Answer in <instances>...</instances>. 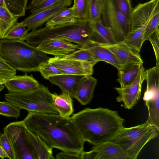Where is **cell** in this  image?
<instances>
[{"label":"cell","mask_w":159,"mask_h":159,"mask_svg":"<svg viewBox=\"0 0 159 159\" xmlns=\"http://www.w3.org/2000/svg\"><path fill=\"white\" fill-rule=\"evenodd\" d=\"M22 121L28 130L52 148L80 154L83 151L85 142L71 117L28 111Z\"/></svg>","instance_id":"cell-1"},{"label":"cell","mask_w":159,"mask_h":159,"mask_svg":"<svg viewBox=\"0 0 159 159\" xmlns=\"http://www.w3.org/2000/svg\"><path fill=\"white\" fill-rule=\"evenodd\" d=\"M85 141L95 145L109 141L124 126V119L115 111L86 108L71 116Z\"/></svg>","instance_id":"cell-2"},{"label":"cell","mask_w":159,"mask_h":159,"mask_svg":"<svg viewBox=\"0 0 159 159\" xmlns=\"http://www.w3.org/2000/svg\"><path fill=\"white\" fill-rule=\"evenodd\" d=\"M61 39L87 48L96 44L93 36L91 22L80 20L50 27L45 26L28 33L25 39L28 43L37 46L49 39Z\"/></svg>","instance_id":"cell-3"},{"label":"cell","mask_w":159,"mask_h":159,"mask_svg":"<svg viewBox=\"0 0 159 159\" xmlns=\"http://www.w3.org/2000/svg\"><path fill=\"white\" fill-rule=\"evenodd\" d=\"M0 56L16 70L38 71L40 65L50 58L37 47L25 41L0 39Z\"/></svg>","instance_id":"cell-4"},{"label":"cell","mask_w":159,"mask_h":159,"mask_svg":"<svg viewBox=\"0 0 159 159\" xmlns=\"http://www.w3.org/2000/svg\"><path fill=\"white\" fill-rule=\"evenodd\" d=\"M159 133V129L146 121L136 126L124 127L108 141L120 146L130 159H136L144 146Z\"/></svg>","instance_id":"cell-5"},{"label":"cell","mask_w":159,"mask_h":159,"mask_svg":"<svg viewBox=\"0 0 159 159\" xmlns=\"http://www.w3.org/2000/svg\"><path fill=\"white\" fill-rule=\"evenodd\" d=\"M7 101L28 111L59 114L48 88L40 84L37 88L23 92H9L5 95Z\"/></svg>","instance_id":"cell-6"},{"label":"cell","mask_w":159,"mask_h":159,"mask_svg":"<svg viewBox=\"0 0 159 159\" xmlns=\"http://www.w3.org/2000/svg\"><path fill=\"white\" fill-rule=\"evenodd\" d=\"M22 121L11 123L3 129L14 150L16 159H36Z\"/></svg>","instance_id":"cell-7"},{"label":"cell","mask_w":159,"mask_h":159,"mask_svg":"<svg viewBox=\"0 0 159 159\" xmlns=\"http://www.w3.org/2000/svg\"><path fill=\"white\" fill-rule=\"evenodd\" d=\"M102 23L112 30L117 42H122L131 32L130 21L119 11L113 0H104Z\"/></svg>","instance_id":"cell-8"},{"label":"cell","mask_w":159,"mask_h":159,"mask_svg":"<svg viewBox=\"0 0 159 159\" xmlns=\"http://www.w3.org/2000/svg\"><path fill=\"white\" fill-rule=\"evenodd\" d=\"M145 70L142 65L135 80L130 84L124 88L115 87L118 96L116 101L122 102L125 108L130 109L136 104L140 99L143 83L145 80Z\"/></svg>","instance_id":"cell-9"},{"label":"cell","mask_w":159,"mask_h":159,"mask_svg":"<svg viewBox=\"0 0 159 159\" xmlns=\"http://www.w3.org/2000/svg\"><path fill=\"white\" fill-rule=\"evenodd\" d=\"M159 14V0H150L144 3H139L133 8L130 21L131 31L146 26L156 15Z\"/></svg>","instance_id":"cell-10"},{"label":"cell","mask_w":159,"mask_h":159,"mask_svg":"<svg viewBox=\"0 0 159 159\" xmlns=\"http://www.w3.org/2000/svg\"><path fill=\"white\" fill-rule=\"evenodd\" d=\"M48 61L63 74L89 76L93 72L94 66L88 62L57 57L50 58Z\"/></svg>","instance_id":"cell-11"},{"label":"cell","mask_w":159,"mask_h":159,"mask_svg":"<svg viewBox=\"0 0 159 159\" xmlns=\"http://www.w3.org/2000/svg\"><path fill=\"white\" fill-rule=\"evenodd\" d=\"M42 52L59 58H63L83 48L79 45L61 39H49L36 47Z\"/></svg>","instance_id":"cell-12"},{"label":"cell","mask_w":159,"mask_h":159,"mask_svg":"<svg viewBox=\"0 0 159 159\" xmlns=\"http://www.w3.org/2000/svg\"><path fill=\"white\" fill-rule=\"evenodd\" d=\"M108 49L122 65L127 63L142 64L139 53L126 45L123 41L114 44L97 43Z\"/></svg>","instance_id":"cell-13"},{"label":"cell","mask_w":159,"mask_h":159,"mask_svg":"<svg viewBox=\"0 0 159 159\" xmlns=\"http://www.w3.org/2000/svg\"><path fill=\"white\" fill-rule=\"evenodd\" d=\"M67 7L64 4H60L31 13L21 22L29 31H33L40 28L57 13Z\"/></svg>","instance_id":"cell-14"},{"label":"cell","mask_w":159,"mask_h":159,"mask_svg":"<svg viewBox=\"0 0 159 159\" xmlns=\"http://www.w3.org/2000/svg\"><path fill=\"white\" fill-rule=\"evenodd\" d=\"M86 76L63 74L51 77L48 80L52 84L58 86L62 92L68 93L75 98L78 86Z\"/></svg>","instance_id":"cell-15"},{"label":"cell","mask_w":159,"mask_h":159,"mask_svg":"<svg viewBox=\"0 0 159 159\" xmlns=\"http://www.w3.org/2000/svg\"><path fill=\"white\" fill-rule=\"evenodd\" d=\"M40 84L32 75L27 74L23 75H15L7 80L4 84L9 92H23L30 91L37 88Z\"/></svg>","instance_id":"cell-16"},{"label":"cell","mask_w":159,"mask_h":159,"mask_svg":"<svg viewBox=\"0 0 159 159\" xmlns=\"http://www.w3.org/2000/svg\"><path fill=\"white\" fill-rule=\"evenodd\" d=\"M91 150L98 152L99 159H130L120 146L109 141L95 145Z\"/></svg>","instance_id":"cell-17"},{"label":"cell","mask_w":159,"mask_h":159,"mask_svg":"<svg viewBox=\"0 0 159 159\" xmlns=\"http://www.w3.org/2000/svg\"><path fill=\"white\" fill-rule=\"evenodd\" d=\"M26 132L36 159H54L52 148L47 144L39 136L33 133L27 128Z\"/></svg>","instance_id":"cell-18"},{"label":"cell","mask_w":159,"mask_h":159,"mask_svg":"<svg viewBox=\"0 0 159 159\" xmlns=\"http://www.w3.org/2000/svg\"><path fill=\"white\" fill-rule=\"evenodd\" d=\"M97 80L91 75L87 76L78 86L75 98L82 105H85L91 101Z\"/></svg>","instance_id":"cell-19"},{"label":"cell","mask_w":159,"mask_h":159,"mask_svg":"<svg viewBox=\"0 0 159 159\" xmlns=\"http://www.w3.org/2000/svg\"><path fill=\"white\" fill-rule=\"evenodd\" d=\"M55 107L59 114L66 118L69 117L74 112L72 97L67 93L62 92L58 94L52 93Z\"/></svg>","instance_id":"cell-20"},{"label":"cell","mask_w":159,"mask_h":159,"mask_svg":"<svg viewBox=\"0 0 159 159\" xmlns=\"http://www.w3.org/2000/svg\"><path fill=\"white\" fill-rule=\"evenodd\" d=\"M91 22L93 36L96 43L114 44L117 41L112 29L104 25L101 21Z\"/></svg>","instance_id":"cell-21"},{"label":"cell","mask_w":159,"mask_h":159,"mask_svg":"<svg viewBox=\"0 0 159 159\" xmlns=\"http://www.w3.org/2000/svg\"><path fill=\"white\" fill-rule=\"evenodd\" d=\"M142 65L137 63H127L122 65L118 70L117 79L121 88L125 87L135 80Z\"/></svg>","instance_id":"cell-22"},{"label":"cell","mask_w":159,"mask_h":159,"mask_svg":"<svg viewBox=\"0 0 159 159\" xmlns=\"http://www.w3.org/2000/svg\"><path fill=\"white\" fill-rule=\"evenodd\" d=\"M86 48L99 61H102L110 64L117 70L122 65L108 49L97 44Z\"/></svg>","instance_id":"cell-23"},{"label":"cell","mask_w":159,"mask_h":159,"mask_svg":"<svg viewBox=\"0 0 159 159\" xmlns=\"http://www.w3.org/2000/svg\"><path fill=\"white\" fill-rule=\"evenodd\" d=\"M80 19L77 16L74 7H66L45 23V26L50 27L62 24L74 22Z\"/></svg>","instance_id":"cell-24"},{"label":"cell","mask_w":159,"mask_h":159,"mask_svg":"<svg viewBox=\"0 0 159 159\" xmlns=\"http://www.w3.org/2000/svg\"><path fill=\"white\" fill-rule=\"evenodd\" d=\"M146 26L131 31L123 41L135 51L139 52L144 40V33Z\"/></svg>","instance_id":"cell-25"},{"label":"cell","mask_w":159,"mask_h":159,"mask_svg":"<svg viewBox=\"0 0 159 159\" xmlns=\"http://www.w3.org/2000/svg\"><path fill=\"white\" fill-rule=\"evenodd\" d=\"M18 17L11 14L5 7H0V39L16 23Z\"/></svg>","instance_id":"cell-26"},{"label":"cell","mask_w":159,"mask_h":159,"mask_svg":"<svg viewBox=\"0 0 159 159\" xmlns=\"http://www.w3.org/2000/svg\"><path fill=\"white\" fill-rule=\"evenodd\" d=\"M5 7L11 14L19 17L25 15L27 0H3Z\"/></svg>","instance_id":"cell-27"},{"label":"cell","mask_w":159,"mask_h":159,"mask_svg":"<svg viewBox=\"0 0 159 159\" xmlns=\"http://www.w3.org/2000/svg\"><path fill=\"white\" fill-rule=\"evenodd\" d=\"M28 31L21 22H16L7 31L3 39L24 41L26 38Z\"/></svg>","instance_id":"cell-28"},{"label":"cell","mask_w":159,"mask_h":159,"mask_svg":"<svg viewBox=\"0 0 159 159\" xmlns=\"http://www.w3.org/2000/svg\"><path fill=\"white\" fill-rule=\"evenodd\" d=\"M104 6V0H90L88 20L91 22L101 21Z\"/></svg>","instance_id":"cell-29"},{"label":"cell","mask_w":159,"mask_h":159,"mask_svg":"<svg viewBox=\"0 0 159 159\" xmlns=\"http://www.w3.org/2000/svg\"><path fill=\"white\" fill-rule=\"evenodd\" d=\"M61 58L88 62L94 66L100 61L86 48H82L72 53Z\"/></svg>","instance_id":"cell-30"},{"label":"cell","mask_w":159,"mask_h":159,"mask_svg":"<svg viewBox=\"0 0 159 159\" xmlns=\"http://www.w3.org/2000/svg\"><path fill=\"white\" fill-rule=\"evenodd\" d=\"M38 71L40 72L44 79L48 80L51 77L63 74L59 69L48 61L41 63L39 66Z\"/></svg>","instance_id":"cell-31"},{"label":"cell","mask_w":159,"mask_h":159,"mask_svg":"<svg viewBox=\"0 0 159 159\" xmlns=\"http://www.w3.org/2000/svg\"><path fill=\"white\" fill-rule=\"evenodd\" d=\"M90 0H74L73 5L80 19L88 20V11Z\"/></svg>","instance_id":"cell-32"},{"label":"cell","mask_w":159,"mask_h":159,"mask_svg":"<svg viewBox=\"0 0 159 159\" xmlns=\"http://www.w3.org/2000/svg\"><path fill=\"white\" fill-rule=\"evenodd\" d=\"M20 114L19 108L8 101L0 102V115L17 118Z\"/></svg>","instance_id":"cell-33"},{"label":"cell","mask_w":159,"mask_h":159,"mask_svg":"<svg viewBox=\"0 0 159 159\" xmlns=\"http://www.w3.org/2000/svg\"><path fill=\"white\" fill-rule=\"evenodd\" d=\"M72 0H47L46 1L30 10L31 13H35L50 7L60 4H64L67 7L70 6Z\"/></svg>","instance_id":"cell-34"},{"label":"cell","mask_w":159,"mask_h":159,"mask_svg":"<svg viewBox=\"0 0 159 159\" xmlns=\"http://www.w3.org/2000/svg\"><path fill=\"white\" fill-rule=\"evenodd\" d=\"M16 73V70L0 56V80L9 79Z\"/></svg>","instance_id":"cell-35"},{"label":"cell","mask_w":159,"mask_h":159,"mask_svg":"<svg viewBox=\"0 0 159 159\" xmlns=\"http://www.w3.org/2000/svg\"><path fill=\"white\" fill-rule=\"evenodd\" d=\"M153 47L156 60V66L159 68V27L148 37Z\"/></svg>","instance_id":"cell-36"},{"label":"cell","mask_w":159,"mask_h":159,"mask_svg":"<svg viewBox=\"0 0 159 159\" xmlns=\"http://www.w3.org/2000/svg\"><path fill=\"white\" fill-rule=\"evenodd\" d=\"M116 6L119 11L130 21L132 10L130 0H113Z\"/></svg>","instance_id":"cell-37"},{"label":"cell","mask_w":159,"mask_h":159,"mask_svg":"<svg viewBox=\"0 0 159 159\" xmlns=\"http://www.w3.org/2000/svg\"><path fill=\"white\" fill-rule=\"evenodd\" d=\"M0 145L5 152L7 157L16 159L15 153L13 147L6 135L3 133L0 136Z\"/></svg>","instance_id":"cell-38"},{"label":"cell","mask_w":159,"mask_h":159,"mask_svg":"<svg viewBox=\"0 0 159 159\" xmlns=\"http://www.w3.org/2000/svg\"><path fill=\"white\" fill-rule=\"evenodd\" d=\"M159 14L155 16L147 25L144 33V40H147L149 36L159 27Z\"/></svg>","instance_id":"cell-39"},{"label":"cell","mask_w":159,"mask_h":159,"mask_svg":"<svg viewBox=\"0 0 159 159\" xmlns=\"http://www.w3.org/2000/svg\"><path fill=\"white\" fill-rule=\"evenodd\" d=\"M80 154L76 152L63 151L56 155L57 159H80Z\"/></svg>","instance_id":"cell-40"},{"label":"cell","mask_w":159,"mask_h":159,"mask_svg":"<svg viewBox=\"0 0 159 159\" xmlns=\"http://www.w3.org/2000/svg\"><path fill=\"white\" fill-rule=\"evenodd\" d=\"M81 159H99L98 152L94 150H91L89 152H82L80 154Z\"/></svg>","instance_id":"cell-41"},{"label":"cell","mask_w":159,"mask_h":159,"mask_svg":"<svg viewBox=\"0 0 159 159\" xmlns=\"http://www.w3.org/2000/svg\"><path fill=\"white\" fill-rule=\"evenodd\" d=\"M47 0H32L29 5L27 7V9L30 10L34 7L42 4Z\"/></svg>","instance_id":"cell-42"},{"label":"cell","mask_w":159,"mask_h":159,"mask_svg":"<svg viewBox=\"0 0 159 159\" xmlns=\"http://www.w3.org/2000/svg\"><path fill=\"white\" fill-rule=\"evenodd\" d=\"M0 157L2 159H4L7 157V156L2 148V147L0 145Z\"/></svg>","instance_id":"cell-43"},{"label":"cell","mask_w":159,"mask_h":159,"mask_svg":"<svg viewBox=\"0 0 159 159\" xmlns=\"http://www.w3.org/2000/svg\"><path fill=\"white\" fill-rule=\"evenodd\" d=\"M5 86L4 84L2 83L0 84V92L4 88Z\"/></svg>","instance_id":"cell-44"},{"label":"cell","mask_w":159,"mask_h":159,"mask_svg":"<svg viewBox=\"0 0 159 159\" xmlns=\"http://www.w3.org/2000/svg\"><path fill=\"white\" fill-rule=\"evenodd\" d=\"M0 7H4L3 0H0Z\"/></svg>","instance_id":"cell-45"},{"label":"cell","mask_w":159,"mask_h":159,"mask_svg":"<svg viewBox=\"0 0 159 159\" xmlns=\"http://www.w3.org/2000/svg\"><path fill=\"white\" fill-rule=\"evenodd\" d=\"M7 80H0V84L3 83L4 84Z\"/></svg>","instance_id":"cell-46"},{"label":"cell","mask_w":159,"mask_h":159,"mask_svg":"<svg viewBox=\"0 0 159 159\" xmlns=\"http://www.w3.org/2000/svg\"><path fill=\"white\" fill-rule=\"evenodd\" d=\"M1 134V133H0V136Z\"/></svg>","instance_id":"cell-47"},{"label":"cell","mask_w":159,"mask_h":159,"mask_svg":"<svg viewBox=\"0 0 159 159\" xmlns=\"http://www.w3.org/2000/svg\"></svg>","instance_id":"cell-48"}]
</instances>
